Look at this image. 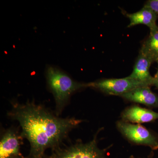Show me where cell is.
<instances>
[{
  "instance_id": "obj_1",
  "label": "cell",
  "mask_w": 158,
  "mask_h": 158,
  "mask_svg": "<svg viewBox=\"0 0 158 158\" xmlns=\"http://www.w3.org/2000/svg\"><path fill=\"white\" fill-rule=\"evenodd\" d=\"M11 104L8 116L19 123L22 135L30 143L28 158H44L47 149L59 148L71 131L83 122L73 117H59L34 101Z\"/></svg>"
},
{
  "instance_id": "obj_2",
  "label": "cell",
  "mask_w": 158,
  "mask_h": 158,
  "mask_svg": "<svg viewBox=\"0 0 158 158\" xmlns=\"http://www.w3.org/2000/svg\"><path fill=\"white\" fill-rule=\"evenodd\" d=\"M45 77L48 88L55 98L56 115L58 116L73 94L88 87V83L76 81L64 71L53 65H48Z\"/></svg>"
},
{
  "instance_id": "obj_3",
  "label": "cell",
  "mask_w": 158,
  "mask_h": 158,
  "mask_svg": "<svg viewBox=\"0 0 158 158\" xmlns=\"http://www.w3.org/2000/svg\"><path fill=\"white\" fill-rule=\"evenodd\" d=\"M97 132L91 141L87 143L79 142L65 148L53 151L49 158H110L108 155V148L101 149L98 146Z\"/></svg>"
},
{
  "instance_id": "obj_4",
  "label": "cell",
  "mask_w": 158,
  "mask_h": 158,
  "mask_svg": "<svg viewBox=\"0 0 158 158\" xmlns=\"http://www.w3.org/2000/svg\"><path fill=\"white\" fill-rule=\"evenodd\" d=\"M116 126L121 134L131 142L148 146L152 150L158 149V137L144 127L123 120L117 122Z\"/></svg>"
},
{
  "instance_id": "obj_5",
  "label": "cell",
  "mask_w": 158,
  "mask_h": 158,
  "mask_svg": "<svg viewBox=\"0 0 158 158\" xmlns=\"http://www.w3.org/2000/svg\"><path fill=\"white\" fill-rule=\"evenodd\" d=\"M148 87L128 77L119 79H105L88 83V87L99 90L106 94L121 96L136 88Z\"/></svg>"
},
{
  "instance_id": "obj_6",
  "label": "cell",
  "mask_w": 158,
  "mask_h": 158,
  "mask_svg": "<svg viewBox=\"0 0 158 158\" xmlns=\"http://www.w3.org/2000/svg\"><path fill=\"white\" fill-rule=\"evenodd\" d=\"M23 137L21 133L11 127L2 133L0 140V158H13L22 155L21 145Z\"/></svg>"
},
{
  "instance_id": "obj_7",
  "label": "cell",
  "mask_w": 158,
  "mask_h": 158,
  "mask_svg": "<svg viewBox=\"0 0 158 158\" xmlns=\"http://www.w3.org/2000/svg\"><path fill=\"white\" fill-rule=\"evenodd\" d=\"M121 116L123 121L140 124L158 119V113L135 105L126 108L122 113Z\"/></svg>"
},
{
  "instance_id": "obj_8",
  "label": "cell",
  "mask_w": 158,
  "mask_h": 158,
  "mask_svg": "<svg viewBox=\"0 0 158 158\" xmlns=\"http://www.w3.org/2000/svg\"><path fill=\"white\" fill-rule=\"evenodd\" d=\"M120 97L129 101L158 108V95L152 91L150 87L136 88Z\"/></svg>"
},
{
  "instance_id": "obj_9",
  "label": "cell",
  "mask_w": 158,
  "mask_h": 158,
  "mask_svg": "<svg viewBox=\"0 0 158 158\" xmlns=\"http://www.w3.org/2000/svg\"><path fill=\"white\" fill-rule=\"evenodd\" d=\"M152 63L150 59L139 53L132 72L127 77L142 82L148 87L153 86L154 78L152 76L149 71Z\"/></svg>"
},
{
  "instance_id": "obj_10",
  "label": "cell",
  "mask_w": 158,
  "mask_h": 158,
  "mask_svg": "<svg viewBox=\"0 0 158 158\" xmlns=\"http://www.w3.org/2000/svg\"><path fill=\"white\" fill-rule=\"evenodd\" d=\"M126 16L130 19V23L128 27L139 24L147 26L150 30L156 27L157 19L158 16L151 9L144 6L140 11L133 13H126Z\"/></svg>"
},
{
  "instance_id": "obj_11",
  "label": "cell",
  "mask_w": 158,
  "mask_h": 158,
  "mask_svg": "<svg viewBox=\"0 0 158 158\" xmlns=\"http://www.w3.org/2000/svg\"><path fill=\"white\" fill-rule=\"evenodd\" d=\"M139 54L145 56L152 62L158 59V27L150 30L149 36L142 44Z\"/></svg>"
},
{
  "instance_id": "obj_12",
  "label": "cell",
  "mask_w": 158,
  "mask_h": 158,
  "mask_svg": "<svg viewBox=\"0 0 158 158\" xmlns=\"http://www.w3.org/2000/svg\"><path fill=\"white\" fill-rule=\"evenodd\" d=\"M144 6L151 9L158 16V0L148 1Z\"/></svg>"
},
{
  "instance_id": "obj_13",
  "label": "cell",
  "mask_w": 158,
  "mask_h": 158,
  "mask_svg": "<svg viewBox=\"0 0 158 158\" xmlns=\"http://www.w3.org/2000/svg\"><path fill=\"white\" fill-rule=\"evenodd\" d=\"M154 82L153 86H155L158 90V68L157 71L155 76L154 77Z\"/></svg>"
},
{
  "instance_id": "obj_14",
  "label": "cell",
  "mask_w": 158,
  "mask_h": 158,
  "mask_svg": "<svg viewBox=\"0 0 158 158\" xmlns=\"http://www.w3.org/2000/svg\"><path fill=\"white\" fill-rule=\"evenodd\" d=\"M13 158H25L22 155L18 156L15 157H14Z\"/></svg>"
},
{
  "instance_id": "obj_15",
  "label": "cell",
  "mask_w": 158,
  "mask_h": 158,
  "mask_svg": "<svg viewBox=\"0 0 158 158\" xmlns=\"http://www.w3.org/2000/svg\"><path fill=\"white\" fill-rule=\"evenodd\" d=\"M129 158H135V157H134V156L131 155V156H130L129 157Z\"/></svg>"
},
{
  "instance_id": "obj_16",
  "label": "cell",
  "mask_w": 158,
  "mask_h": 158,
  "mask_svg": "<svg viewBox=\"0 0 158 158\" xmlns=\"http://www.w3.org/2000/svg\"><path fill=\"white\" fill-rule=\"evenodd\" d=\"M157 63L158 65V59H157V60L156 62Z\"/></svg>"
}]
</instances>
